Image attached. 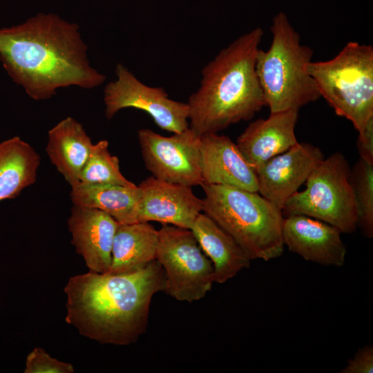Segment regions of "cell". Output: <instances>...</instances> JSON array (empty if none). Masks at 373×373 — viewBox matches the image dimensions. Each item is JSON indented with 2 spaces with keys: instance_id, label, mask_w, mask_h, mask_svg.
Segmentation results:
<instances>
[{
  "instance_id": "cell-21",
  "label": "cell",
  "mask_w": 373,
  "mask_h": 373,
  "mask_svg": "<svg viewBox=\"0 0 373 373\" xmlns=\"http://www.w3.org/2000/svg\"><path fill=\"white\" fill-rule=\"evenodd\" d=\"M39 155L16 136L0 143V201L13 199L37 180Z\"/></svg>"
},
{
  "instance_id": "cell-5",
  "label": "cell",
  "mask_w": 373,
  "mask_h": 373,
  "mask_svg": "<svg viewBox=\"0 0 373 373\" xmlns=\"http://www.w3.org/2000/svg\"><path fill=\"white\" fill-rule=\"evenodd\" d=\"M272 41L265 51L259 48L256 72L265 106L270 113L301 107L321 97L314 79L307 71L313 50L300 43V37L280 12L271 26Z\"/></svg>"
},
{
  "instance_id": "cell-7",
  "label": "cell",
  "mask_w": 373,
  "mask_h": 373,
  "mask_svg": "<svg viewBox=\"0 0 373 373\" xmlns=\"http://www.w3.org/2000/svg\"><path fill=\"white\" fill-rule=\"evenodd\" d=\"M350 169L340 152L324 158L308 177L305 189L285 202L283 216L303 215L328 223L342 233H354L358 213Z\"/></svg>"
},
{
  "instance_id": "cell-13",
  "label": "cell",
  "mask_w": 373,
  "mask_h": 373,
  "mask_svg": "<svg viewBox=\"0 0 373 373\" xmlns=\"http://www.w3.org/2000/svg\"><path fill=\"white\" fill-rule=\"evenodd\" d=\"M335 227L303 215L284 217L283 244L305 260L323 266L342 267L346 247Z\"/></svg>"
},
{
  "instance_id": "cell-24",
  "label": "cell",
  "mask_w": 373,
  "mask_h": 373,
  "mask_svg": "<svg viewBox=\"0 0 373 373\" xmlns=\"http://www.w3.org/2000/svg\"><path fill=\"white\" fill-rule=\"evenodd\" d=\"M72 364L52 357L43 348L35 347L27 356L24 373H73Z\"/></svg>"
},
{
  "instance_id": "cell-15",
  "label": "cell",
  "mask_w": 373,
  "mask_h": 373,
  "mask_svg": "<svg viewBox=\"0 0 373 373\" xmlns=\"http://www.w3.org/2000/svg\"><path fill=\"white\" fill-rule=\"evenodd\" d=\"M202 184L235 186L258 191L257 176L236 143L226 135L207 133L200 136Z\"/></svg>"
},
{
  "instance_id": "cell-25",
  "label": "cell",
  "mask_w": 373,
  "mask_h": 373,
  "mask_svg": "<svg viewBox=\"0 0 373 373\" xmlns=\"http://www.w3.org/2000/svg\"><path fill=\"white\" fill-rule=\"evenodd\" d=\"M373 372V347L366 345L350 358L340 371L342 373H372Z\"/></svg>"
},
{
  "instance_id": "cell-12",
  "label": "cell",
  "mask_w": 373,
  "mask_h": 373,
  "mask_svg": "<svg viewBox=\"0 0 373 373\" xmlns=\"http://www.w3.org/2000/svg\"><path fill=\"white\" fill-rule=\"evenodd\" d=\"M138 186L137 222L155 221L190 229L202 212V200L194 194L191 186L153 176L142 180Z\"/></svg>"
},
{
  "instance_id": "cell-9",
  "label": "cell",
  "mask_w": 373,
  "mask_h": 373,
  "mask_svg": "<svg viewBox=\"0 0 373 373\" xmlns=\"http://www.w3.org/2000/svg\"><path fill=\"white\" fill-rule=\"evenodd\" d=\"M115 75L116 79L108 83L104 90L108 119L123 108H133L147 113L162 130L178 133L189 128L187 103L170 99L162 87L144 84L121 63L116 65Z\"/></svg>"
},
{
  "instance_id": "cell-2",
  "label": "cell",
  "mask_w": 373,
  "mask_h": 373,
  "mask_svg": "<svg viewBox=\"0 0 373 373\" xmlns=\"http://www.w3.org/2000/svg\"><path fill=\"white\" fill-rule=\"evenodd\" d=\"M164 271L157 260L126 273H87L70 277L66 322L100 343H135L148 326L153 296L164 291Z\"/></svg>"
},
{
  "instance_id": "cell-10",
  "label": "cell",
  "mask_w": 373,
  "mask_h": 373,
  "mask_svg": "<svg viewBox=\"0 0 373 373\" xmlns=\"http://www.w3.org/2000/svg\"><path fill=\"white\" fill-rule=\"evenodd\" d=\"M146 169L155 178L189 186H201L200 136L189 127L166 137L150 128L137 131Z\"/></svg>"
},
{
  "instance_id": "cell-1",
  "label": "cell",
  "mask_w": 373,
  "mask_h": 373,
  "mask_svg": "<svg viewBox=\"0 0 373 373\" xmlns=\"http://www.w3.org/2000/svg\"><path fill=\"white\" fill-rule=\"evenodd\" d=\"M79 26L53 13H39L0 29V60L12 79L34 100L61 88L90 89L106 76L93 68Z\"/></svg>"
},
{
  "instance_id": "cell-3",
  "label": "cell",
  "mask_w": 373,
  "mask_h": 373,
  "mask_svg": "<svg viewBox=\"0 0 373 373\" xmlns=\"http://www.w3.org/2000/svg\"><path fill=\"white\" fill-rule=\"evenodd\" d=\"M263 34L256 27L239 36L202 69L200 86L187 102L189 127L198 135L248 121L265 106L256 72Z\"/></svg>"
},
{
  "instance_id": "cell-6",
  "label": "cell",
  "mask_w": 373,
  "mask_h": 373,
  "mask_svg": "<svg viewBox=\"0 0 373 373\" xmlns=\"http://www.w3.org/2000/svg\"><path fill=\"white\" fill-rule=\"evenodd\" d=\"M307 71L321 97L358 133L373 118V48L348 42L332 59L310 61Z\"/></svg>"
},
{
  "instance_id": "cell-17",
  "label": "cell",
  "mask_w": 373,
  "mask_h": 373,
  "mask_svg": "<svg viewBox=\"0 0 373 373\" xmlns=\"http://www.w3.org/2000/svg\"><path fill=\"white\" fill-rule=\"evenodd\" d=\"M190 229L213 264L215 283L222 284L249 267L251 260L239 245L205 213L198 216Z\"/></svg>"
},
{
  "instance_id": "cell-19",
  "label": "cell",
  "mask_w": 373,
  "mask_h": 373,
  "mask_svg": "<svg viewBox=\"0 0 373 373\" xmlns=\"http://www.w3.org/2000/svg\"><path fill=\"white\" fill-rule=\"evenodd\" d=\"M158 230L149 222L119 224L113 242L110 273L139 270L156 260Z\"/></svg>"
},
{
  "instance_id": "cell-22",
  "label": "cell",
  "mask_w": 373,
  "mask_h": 373,
  "mask_svg": "<svg viewBox=\"0 0 373 373\" xmlns=\"http://www.w3.org/2000/svg\"><path fill=\"white\" fill-rule=\"evenodd\" d=\"M79 183L135 186L121 173L119 160L109 152L108 142L106 140L93 144L89 157L81 171Z\"/></svg>"
},
{
  "instance_id": "cell-23",
  "label": "cell",
  "mask_w": 373,
  "mask_h": 373,
  "mask_svg": "<svg viewBox=\"0 0 373 373\" xmlns=\"http://www.w3.org/2000/svg\"><path fill=\"white\" fill-rule=\"evenodd\" d=\"M350 182L354 191L358 223L363 235L373 237V164L358 159L350 169Z\"/></svg>"
},
{
  "instance_id": "cell-11",
  "label": "cell",
  "mask_w": 373,
  "mask_h": 373,
  "mask_svg": "<svg viewBox=\"0 0 373 373\" xmlns=\"http://www.w3.org/2000/svg\"><path fill=\"white\" fill-rule=\"evenodd\" d=\"M324 158L318 147L298 142L267 160L256 171L257 192L282 211L285 202Z\"/></svg>"
},
{
  "instance_id": "cell-8",
  "label": "cell",
  "mask_w": 373,
  "mask_h": 373,
  "mask_svg": "<svg viewBox=\"0 0 373 373\" xmlns=\"http://www.w3.org/2000/svg\"><path fill=\"white\" fill-rule=\"evenodd\" d=\"M156 260L164 271V291L171 297L192 303L211 290L213 264L191 229L163 224L158 230Z\"/></svg>"
},
{
  "instance_id": "cell-26",
  "label": "cell",
  "mask_w": 373,
  "mask_h": 373,
  "mask_svg": "<svg viewBox=\"0 0 373 373\" xmlns=\"http://www.w3.org/2000/svg\"><path fill=\"white\" fill-rule=\"evenodd\" d=\"M356 144L359 158L373 164V118L367 122L364 129L358 133Z\"/></svg>"
},
{
  "instance_id": "cell-18",
  "label": "cell",
  "mask_w": 373,
  "mask_h": 373,
  "mask_svg": "<svg viewBox=\"0 0 373 373\" xmlns=\"http://www.w3.org/2000/svg\"><path fill=\"white\" fill-rule=\"evenodd\" d=\"M93 146L83 126L68 117L48 131L46 151L52 164L73 187L79 183L81 171Z\"/></svg>"
},
{
  "instance_id": "cell-16",
  "label": "cell",
  "mask_w": 373,
  "mask_h": 373,
  "mask_svg": "<svg viewBox=\"0 0 373 373\" xmlns=\"http://www.w3.org/2000/svg\"><path fill=\"white\" fill-rule=\"evenodd\" d=\"M298 111L270 113L266 119L251 122L238 137L236 144L255 172L267 160L298 142L295 135Z\"/></svg>"
},
{
  "instance_id": "cell-14",
  "label": "cell",
  "mask_w": 373,
  "mask_h": 373,
  "mask_svg": "<svg viewBox=\"0 0 373 373\" xmlns=\"http://www.w3.org/2000/svg\"><path fill=\"white\" fill-rule=\"evenodd\" d=\"M118 225L114 218L102 211L73 206L68 220L71 242L89 271H109L113 242Z\"/></svg>"
},
{
  "instance_id": "cell-4",
  "label": "cell",
  "mask_w": 373,
  "mask_h": 373,
  "mask_svg": "<svg viewBox=\"0 0 373 373\" xmlns=\"http://www.w3.org/2000/svg\"><path fill=\"white\" fill-rule=\"evenodd\" d=\"M202 211L213 219L251 260L268 261L283 254L281 210L257 191L202 184Z\"/></svg>"
},
{
  "instance_id": "cell-20",
  "label": "cell",
  "mask_w": 373,
  "mask_h": 373,
  "mask_svg": "<svg viewBox=\"0 0 373 373\" xmlns=\"http://www.w3.org/2000/svg\"><path fill=\"white\" fill-rule=\"evenodd\" d=\"M70 196L73 205L102 211L119 224L137 222L140 190L137 185L79 183L71 187Z\"/></svg>"
}]
</instances>
